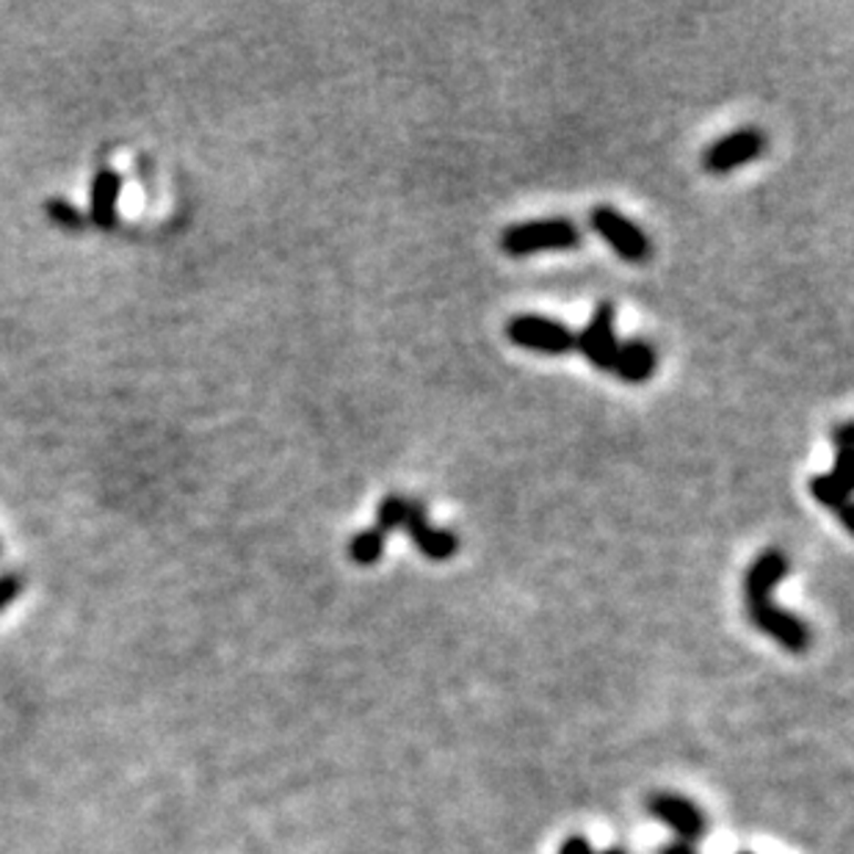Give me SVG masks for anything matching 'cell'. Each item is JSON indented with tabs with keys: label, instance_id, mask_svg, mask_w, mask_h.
I'll return each mask as SVG.
<instances>
[{
	"label": "cell",
	"instance_id": "cell-1",
	"mask_svg": "<svg viewBox=\"0 0 854 854\" xmlns=\"http://www.w3.org/2000/svg\"><path fill=\"white\" fill-rule=\"evenodd\" d=\"M785 573H789V556L780 548L763 551L744 580L747 611H750L755 628L774 636L780 647H785L789 652H805L811 647V630L805 628L800 617L783 611L772 603L774 586L785 578Z\"/></svg>",
	"mask_w": 854,
	"mask_h": 854
},
{
	"label": "cell",
	"instance_id": "cell-2",
	"mask_svg": "<svg viewBox=\"0 0 854 854\" xmlns=\"http://www.w3.org/2000/svg\"><path fill=\"white\" fill-rule=\"evenodd\" d=\"M578 244L580 230L569 219L528 222V225H512L501 233V249L512 255V258L556 253V249H575Z\"/></svg>",
	"mask_w": 854,
	"mask_h": 854
},
{
	"label": "cell",
	"instance_id": "cell-3",
	"mask_svg": "<svg viewBox=\"0 0 854 854\" xmlns=\"http://www.w3.org/2000/svg\"><path fill=\"white\" fill-rule=\"evenodd\" d=\"M506 335L515 346L528 351H539V354L559 357L575 349V335L569 332L565 323L554 321V318L543 316H517L512 318Z\"/></svg>",
	"mask_w": 854,
	"mask_h": 854
},
{
	"label": "cell",
	"instance_id": "cell-4",
	"mask_svg": "<svg viewBox=\"0 0 854 854\" xmlns=\"http://www.w3.org/2000/svg\"><path fill=\"white\" fill-rule=\"evenodd\" d=\"M589 225L614 253L619 255L628 264H641L650 255V241H647L645 233L634 225V222L625 219L619 210L608 208V205H597L589 216Z\"/></svg>",
	"mask_w": 854,
	"mask_h": 854
},
{
	"label": "cell",
	"instance_id": "cell-5",
	"mask_svg": "<svg viewBox=\"0 0 854 854\" xmlns=\"http://www.w3.org/2000/svg\"><path fill=\"white\" fill-rule=\"evenodd\" d=\"M614 321H617V310L614 305L603 301L584 327V332L575 338V349L597 368V371H611L614 357H617V332H614Z\"/></svg>",
	"mask_w": 854,
	"mask_h": 854
},
{
	"label": "cell",
	"instance_id": "cell-6",
	"mask_svg": "<svg viewBox=\"0 0 854 854\" xmlns=\"http://www.w3.org/2000/svg\"><path fill=\"white\" fill-rule=\"evenodd\" d=\"M766 147V138L758 127H741V131L730 133V136L719 138L702 158V166L711 175H728V172L739 169V166L750 164Z\"/></svg>",
	"mask_w": 854,
	"mask_h": 854
},
{
	"label": "cell",
	"instance_id": "cell-7",
	"mask_svg": "<svg viewBox=\"0 0 854 854\" xmlns=\"http://www.w3.org/2000/svg\"><path fill=\"white\" fill-rule=\"evenodd\" d=\"M404 528L426 559L445 562L460 551V537L451 534L449 528L432 526V523L426 521V510H423L421 501H410V504H407Z\"/></svg>",
	"mask_w": 854,
	"mask_h": 854
},
{
	"label": "cell",
	"instance_id": "cell-8",
	"mask_svg": "<svg viewBox=\"0 0 854 854\" xmlns=\"http://www.w3.org/2000/svg\"><path fill=\"white\" fill-rule=\"evenodd\" d=\"M647 807H650V813L658 822H663L669 830H675L678 841L694 844V841H700L702 833H706V816H702V811L697 805H691L689 800H683V796L656 794L650 796Z\"/></svg>",
	"mask_w": 854,
	"mask_h": 854
},
{
	"label": "cell",
	"instance_id": "cell-9",
	"mask_svg": "<svg viewBox=\"0 0 854 854\" xmlns=\"http://www.w3.org/2000/svg\"><path fill=\"white\" fill-rule=\"evenodd\" d=\"M122 192V175L111 166H100L92 181V205H89V219L92 225L103 230L116 227V199Z\"/></svg>",
	"mask_w": 854,
	"mask_h": 854
},
{
	"label": "cell",
	"instance_id": "cell-10",
	"mask_svg": "<svg viewBox=\"0 0 854 854\" xmlns=\"http://www.w3.org/2000/svg\"><path fill=\"white\" fill-rule=\"evenodd\" d=\"M611 371L628 384L647 382V379L652 377V371H656V351H652L645 340L619 343Z\"/></svg>",
	"mask_w": 854,
	"mask_h": 854
},
{
	"label": "cell",
	"instance_id": "cell-11",
	"mask_svg": "<svg viewBox=\"0 0 854 854\" xmlns=\"http://www.w3.org/2000/svg\"><path fill=\"white\" fill-rule=\"evenodd\" d=\"M811 493H813V498L819 501V504L827 506L830 512H835V515L841 517V523H844L846 532H852V517H850L852 484H846L844 479H838L835 473H824V476L813 479Z\"/></svg>",
	"mask_w": 854,
	"mask_h": 854
},
{
	"label": "cell",
	"instance_id": "cell-12",
	"mask_svg": "<svg viewBox=\"0 0 854 854\" xmlns=\"http://www.w3.org/2000/svg\"><path fill=\"white\" fill-rule=\"evenodd\" d=\"M382 551H384V534L377 532V528H366V532L357 534L349 545L351 559L362 567L377 565V562L382 559Z\"/></svg>",
	"mask_w": 854,
	"mask_h": 854
},
{
	"label": "cell",
	"instance_id": "cell-13",
	"mask_svg": "<svg viewBox=\"0 0 854 854\" xmlns=\"http://www.w3.org/2000/svg\"><path fill=\"white\" fill-rule=\"evenodd\" d=\"M44 214L50 216V222L59 227H64V230H83L86 227V216L81 214V210L75 208L72 203H66V199H59V197H50L48 203H44Z\"/></svg>",
	"mask_w": 854,
	"mask_h": 854
},
{
	"label": "cell",
	"instance_id": "cell-14",
	"mask_svg": "<svg viewBox=\"0 0 854 854\" xmlns=\"http://www.w3.org/2000/svg\"><path fill=\"white\" fill-rule=\"evenodd\" d=\"M404 515H407V501L399 498V495H388V498L379 504L377 510V532H382L388 537L390 532H395L399 526H404Z\"/></svg>",
	"mask_w": 854,
	"mask_h": 854
},
{
	"label": "cell",
	"instance_id": "cell-15",
	"mask_svg": "<svg viewBox=\"0 0 854 854\" xmlns=\"http://www.w3.org/2000/svg\"><path fill=\"white\" fill-rule=\"evenodd\" d=\"M22 586H25V578H22L20 573L0 575V611L22 595Z\"/></svg>",
	"mask_w": 854,
	"mask_h": 854
},
{
	"label": "cell",
	"instance_id": "cell-16",
	"mask_svg": "<svg viewBox=\"0 0 854 854\" xmlns=\"http://www.w3.org/2000/svg\"><path fill=\"white\" fill-rule=\"evenodd\" d=\"M559 854H591V846L589 841L580 838V835H573V838H567L565 844H562Z\"/></svg>",
	"mask_w": 854,
	"mask_h": 854
},
{
	"label": "cell",
	"instance_id": "cell-17",
	"mask_svg": "<svg viewBox=\"0 0 854 854\" xmlns=\"http://www.w3.org/2000/svg\"><path fill=\"white\" fill-rule=\"evenodd\" d=\"M661 854H697L694 846L686 844V841H675V844H669L667 850H661Z\"/></svg>",
	"mask_w": 854,
	"mask_h": 854
},
{
	"label": "cell",
	"instance_id": "cell-18",
	"mask_svg": "<svg viewBox=\"0 0 854 854\" xmlns=\"http://www.w3.org/2000/svg\"><path fill=\"white\" fill-rule=\"evenodd\" d=\"M744 854H750V852H744Z\"/></svg>",
	"mask_w": 854,
	"mask_h": 854
}]
</instances>
